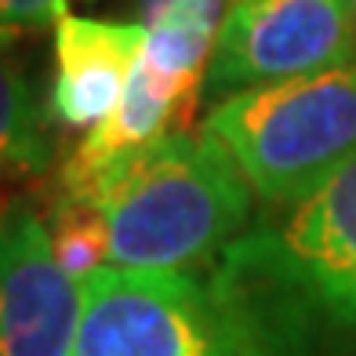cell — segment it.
<instances>
[{
	"mask_svg": "<svg viewBox=\"0 0 356 356\" xmlns=\"http://www.w3.org/2000/svg\"><path fill=\"white\" fill-rule=\"evenodd\" d=\"M138 26L145 33H175L215 47L225 22V0H135Z\"/></svg>",
	"mask_w": 356,
	"mask_h": 356,
	"instance_id": "30bf717a",
	"label": "cell"
},
{
	"mask_svg": "<svg viewBox=\"0 0 356 356\" xmlns=\"http://www.w3.org/2000/svg\"><path fill=\"white\" fill-rule=\"evenodd\" d=\"M80 197L106 218L109 266L200 269L244 236L254 189L211 135L175 131L109 164Z\"/></svg>",
	"mask_w": 356,
	"mask_h": 356,
	"instance_id": "6da1fadb",
	"label": "cell"
},
{
	"mask_svg": "<svg viewBox=\"0 0 356 356\" xmlns=\"http://www.w3.org/2000/svg\"><path fill=\"white\" fill-rule=\"evenodd\" d=\"M356 62L353 0H233L204 76V99L269 88Z\"/></svg>",
	"mask_w": 356,
	"mask_h": 356,
	"instance_id": "5b68a950",
	"label": "cell"
},
{
	"mask_svg": "<svg viewBox=\"0 0 356 356\" xmlns=\"http://www.w3.org/2000/svg\"><path fill=\"white\" fill-rule=\"evenodd\" d=\"M218 262L244 284L291 291L356 327V153Z\"/></svg>",
	"mask_w": 356,
	"mask_h": 356,
	"instance_id": "277c9868",
	"label": "cell"
},
{
	"mask_svg": "<svg viewBox=\"0 0 356 356\" xmlns=\"http://www.w3.org/2000/svg\"><path fill=\"white\" fill-rule=\"evenodd\" d=\"M145 51V26L66 15L55 26V76L47 109L66 127H99L120 106Z\"/></svg>",
	"mask_w": 356,
	"mask_h": 356,
	"instance_id": "52a82bcc",
	"label": "cell"
},
{
	"mask_svg": "<svg viewBox=\"0 0 356 356\" xmlns=\"http://www.w3.org/2000/svg\"><path fill=\"white\" fill-rule=\"evenodd\" d=\"M200 131L233 156L254 197L287 207L356 153V62L229 95Z\"/></svg>",
	"mask_w": 356,
	"mask_h": 356,
	"instance_id": "3957f363",
	"label": "cell"
},
{
	"mask_svg": "<svg viewBox=\"0 0 356 356\" xmlns=\"http://www.w3.org/2000/svg\"><path fill=\"white\" fill-rule=\"evenodd\" d=\"M66 19V0H0V47Z\"/></svg>",
	"mask_w": 356,
	"mask_h": 356,
	"instance_id": "8fae6325",
	"label": "cell"
},
{
	"mask_svg": "<svg viewBox=\"0 0 356 356\" xmlns=\"http://www.w3.org/2000/svg\"><path fill=\"white\" fill-rule=\"evenodd\" d=\"M84 295L62 269L47 222L26 204L0 211V356H76Z\"/></svg>",
	"mask_w": 356,
	"mask_h": 356,
	"instance_id": "8992f818",
	"label": "cell"
},
{
	"mask_svg": "<svg viewBox=\"0 0 356 356\" xmlns=\"http://www.w3.org/2000/svg\"><path fill=\"white\" fill-rule=\"evenodd\" d=\"M353 8H356V0H353Z\"/></svg>",
	"mask_w": 356,
	"mask_h": 356,
	"instance_id": "7c38bea8",
	"label": "cell"
},
{
	"mask_svg": "<svg viewBox=\"0 0 356 356\" xmlns=\"http://www.w3.org/2000/svg\"><path fill=\"white\" fill-rule=\"evenodd\" d=\"M47 233L62 269L70 273L76 284H84L95 269L109 262V240H106V218L99 204L88 197H66L58 193L51 204V218H47Z\"/></svg>",
	"mask_w": 356,
	"mask_h": 356,
	"instance_id": "9c48e42d",
	"label": "cell"
},
{
	"mask_svg": "<svg viewBox=\"0 0 356 356\" xmlns=\"http://www.w3.org/2000/svg\"><path fill=\"white\" fill-rule=\"evenodd\" d=\"M47 164V138L26 70L0 47V186Z\"/></svg>",
	"mask_w": 356,
	"mask_h": 356,
	"instance_id": "ba28073f",
	"label": "cell"
},
{
	"mask_svg": "<svg viewBox=\"0 0 356 356\" xmlns=\"http://www.w3.org/2000/svg\"><path fill=\"white\" fill-rule=\"evenodd\" d=\"M80 295L76 356H284L251 287L225 266H102Z\"/></svg>",
	"mask_w": 356,
	"mask_h": 356,
	"instance_id": "7a4b0ae2",
	"label": "cell"
}]
</instances>
